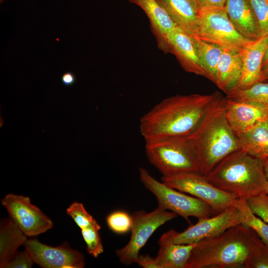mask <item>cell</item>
Instances as JSON below:
<instances>
[{"instance_id":"cell-33","label":"cell","mask_w":268,"mask_h":268,"mask_svg":"<svg viewBox=\"0 0 268 268\" xmlns=\"http://www.w3.org/2000/svg\"><path fill=\"white\" fill-rule=\"evenodd\" d=\"M136 263L143 268H159L155 258L149 255L139 254Z\"/></svg>"},{"instance_id":"cell-1","label":"cell","mask_w":268,"mask_h":268,"mask_svg":"<svg viewBox=\"0 0 268 268\" xmlns=\"http://www.w3.org/2000/svg\"><path fill=\"white\" fill-rule=\"evenodd\" d=\"M222 97L215 91L204 95H177L164 99L141 117L140 134L145 141L186 137Z\"/></svg>"},{"instance_id":"cell-17","label":"cell","mask_w":268,"mask_h":268,"mask_svg":"<svg viewBox=\"0 0 268 268\" xmlns=\"http://www.w3.org/2000/svg\"><path fill=\"white\" fill-rule=\"evenodd\" d=\"M243 48L223 49L217 67L215 84L227 95L235 91L242 72Z\"/></svg>"},{"instance_id":"cell-27","label":"cell","mask_w":268,"mask_h":268,"mask_svg":"<svg viewBox=\"0 0 268 268\" xmlns=\"http://www.w3.org/2000/svg\"><path fill=\"white\" fill-rule=\"evenodd\" d=\"M106 221L109 228L116 234H124L131 231L132 217L127 211L122 210L112 211L106 216Z\"/></svg>"},{"instance_id":"cell-30","label":"cell","mask_w":268,"mask_h":268,"mask_svg":"<svg viewBox=\"0 0 268 268\" xmlns=\"http://www.w3.org/2000/svg\"><path fill=\"white\" fill-rule=\"evenodd\" d=\"M262 36L268 35V0H250Z\"/></svg>"},{"instance_id":"cell-34","label":"cell","mask_w":268,"mask_h":268,"mask_svg":"<svg viewBox=\"0 0 268 268\" xmlns=\"http://www.w3.org/2000/svg\"><path fill=\"white\" fill-rule=\"evenodd\" d=\"M201 9L224 8L226 0H195Z\"/></svg>"},{"instance_id":"cell-2","label":"cell","mask_w":268,"mask_h":268,"mask_svg":"<svg viewBox=\"0 0 268 268\" xmlns=\"http://www.w3.org/2000/svg\"><path fill=\"white\" fill-rule=\"evenodd\" d=\"M265 244L254 230L240 223L197 243L185 268H246Z\"/></svg>"},{"instance_id":"cell-13","label":"cell","mask_w":268,"mask_h":268,"mask_svg":"<svg viewBox=\"0 0 268 268\" xmlns=\"http://www.w3.org/2000/svg\"><path fill=\"white\" fill-rule=\"evenodd\" d=\"M225 116L235 133L245 132L265 121L268 108L255 103L224 98Z\"/></svg>"},{"instance_id":"cell-14","label":"cell","mask_w":268,"mask_h":268,"mask_svg":"<svg viewBox=\"0 0 268 268\" xmlns=\"http://www.w3.org/2000/svg\"><path fill=\"white\" fill-rule=\"evenodd\" d=\"M168 53L173 54L187 72L206 77L194 46L193 37L175 27L168 37Z\"/></svg>"},{"instance_id":"cell-25","label":"cell","mask_w":268,"mask_h":268,"mask_svg":"<svg viewBox=\"0 0 268 268\" xmlns=\"http://www.w3.org/2000/svg\"><path fill=\"white\" fill-rule=\"evenodd\" d=\"M235 206L241 213L242 223L254 230L263 242L268 245V223L253 213L245 199H237Z\"/></svg>"},{"instance_id":"cell-5","label":"cell","mask_w":268,"mask_h":268,"mask_svg":"<svg viewBox=\"0 0 268 268\" xmlns=\"http://www.w3.org/2000/svg\"><path fill=\"white\" fill-rule=\"evenodd\" d=\"M145 142L149 161L162 176L199 173L197 158L186 137H169Z\"/></svg>"},{"instance_id":"cell-8","label":"cell","mask_w":268,"mask_h":268,"mask_svg":"<svg viewBox=\"0 0 268 268\" xmlns=\"http://www.w3.org/2000/svg\"><path fill=\"white\" fill-rule=\"evenodd\" d=\"M164 183L186 194L197 198L219 213L235 205L237 198L210 183L205 176L198 172H187L162 176Z\"/></svg>"},{"instance_id":"cell-9","label":"cell","mask_w":268,"mask_h":268,"mask_svg":"<svg viewBox=\"0 0 268 268\" xmlns=\"http://www.w3.org/2000/svg\"><path fill=\"white\" fill-rule=\"evenodd\" d=\"M198 38L223 49H242L253 41L245 38L237 31L224 7L201 9Z\"/></svg>"},{"instance_id":"cell-15","label":"cell","mask_w":268,"mask_h":268,"mask_svg":"<svg viewBox=\"0 0 268 268\" xmlns=\"http://www.w3.org/2000/svg\"><path fill=\"white\" fill-rule=\"evenodd\" d=\"M177 27L198 37L201 8L195 0H156Z\"/></svg>"},{"instance_id":"cell-12","label":"cell","mask_w":268,"mask_h":268,"mask_svg":"<svg viewBox=\"0 0 268 268\" xmlns=\"http://www.w3.org/2000/svg\"><path fill=\"white\" fill-rule=\"evenodd\" d=\"M243 223L241 213L234 205L213 216L201 218L182 232L176 231L174 242L180 244H195L216 236L228 228Z\"/></svg>"},{"instance_id":"cell-16","label":"cell","mask_w":268,"mask_h":268,"mask_svg":"<svg viewBox=\"0 0 268 268\" xmlns=\"http://www.w3.org/2000/svg\"><path fill=\"white\" fill-rule=\"evenodd\" d=\"M268 43V35L264 36L243 48L242 72L236 90L246 89L256 83L265 81L262 64Z\"/></svg>"},{"instance_id":"cell-40","label":"cell","mask_w":268,"mask_h":268,"mask_svg":"<svg viewBox=\"0 0 268 268\" xmlns=\"http://www.w3.org/2000/svg\"><path fill=\"white\" fill-rule=\"evenodd\" d=\"M3 0H0V2L1 3V2H2L3 1Z\"/></svg>"},{"instance_id":"cell-23","label":"cell","mask_w":268,"mask_h":268,"mask_svg":"<svg viewBox=\"0 0 268 268\" xmlns=\"http://www.w3.org/2000/svg\"><path fill=\"white\" fill-rule=\"evenodd\" d=\"M194 46L206 78L215 84L217 67L223 49L198 37H193Z\"/></svg>"},{"instance_id":"cell-3","label":"cell","mask_w":268,"mask_h":268,"mask_svg":"<svg viewBox=\"0 0 268 268\" xmlns=\"http://www.w3.org/2000/svg\"><path fill=\"white\" fill-rule=\"evenodd\" d=\"M224 100H219L186 137L197 158L199 173L204 176L227 155L241 149L237 134L226 119Z\"/></svg>"},{"instance_id":"cell-20","label":"cell","mask_w":268,"mask_h":268,"mask_svg":"<svg viewBox=\"0 0 268 268\" xmlns=\"http://www.w3.org/2000/svg\"><path fill=\"white\" fill-rule=\"evenodd\" d=\"M176 231L174 229L168 231L158 241L159 248L155 258L159 268H185L191 251L196 244L174 243Z\"/></svg>"},{"instance_id":"cell-24","label":"cell","mask_w":268,"mask_h":268,"mask_svg":"<svg viewBox=\"0 0 268 268\" xmlns=\"http://www.w3.org/2000/svg\"><path fill=\"white\" fill-rule=\"evenodd\" d=\"M227 97L259 104L268 108V82H259L247 88L236 90L227 95Z\"/></svg>"},{"instance_id":"cell-35","label":"cell","mask_w":268,"mask_h":268,"mask_svg":"<svg viewBox=\"0 0 268 268\" xmlns=\"http://www.w3.org/2000/svg\"><path fill=\"white\" fill-rule=\"evenodd\" d=\"M76 79L75 74L70 71L64 72L61 78L63 84L67 87L73 85L76 81Z\"/></svg>"},{"instance_id":"cell-32","label":"cell","mask_w":268,"mask_h":268,"mask_svg":"<svg viewBox=\"0 0 268 268\" xmlns=\"http://www.w3.org/2000/svg\"><path fill=\"white\" fill-rule=\"evenodd\" d=\"M246 268H268V245L265 244L258 250Z\"/></svg>"},{"instance_id":"cell-4","label":"cell","mask_w":268,"mask_h":268,"mask_svg":"<svg viewBox=\"0 0 268 268\" xmlns=\"http://www.w3.org/2000/svg\"><path fill=\"white\" fill-rule=\"evenodd\" d=\"M205 177L215 187L237 199L246 200L266 190L264 159L241 149L225 157Z\"/></svg>"},{"instance_id":"cell-18","label":"cell","mask_w":268,"mask_h":268,"mask_svg":"<svg viewBox=\"0 0 268 268\" xmlns=\"http://www.w3.org/2000/svg\"><path fill=\"white\" fill-rule=\"evenodd\" d=\"M128 0L139 6L144 12L149 20L158 48L164 53H169L168 37L176 25L165 9L156 0Z\"/></svg>"},{"instance_id":"cell-7","label":"cell","mask_w":268,"mask_h":268,"mask_svg":"<svg viewBox=\"0 0 268 268\" xmlns=\"http://www.w3.org/2000/svg\"><path fill=\"white\" fill-rule=\"evenodd\" d=\"M177 216L175 212L159 206L148 212L144 210L134 212L132 214L130 239L124 247L115 251L120 261L126 265L136 263L140 250L154 231Z\"/></svg>"},{"instance_id":"cell-31","label":"cell","mask_w":268,"mask_h":268,"mask_svg":"<svg viewBox=\"0 0 268 268\" xmlns=\"http://www.w3.org/2000/svg\"><path fill=\"white\" fill-rule=\"evenodd\" d=\"M34 263L30 255L25 249L22 252H17L7 263L5 268H30Z\"/></svg>"},{"instance_id":"cell-36","label":"cell","mask_w":268,"mask_h":268,"mask_svg":"<svg viewBox=\"0 0 268 268\" xmlns=\"http://www.w3.org/2000/svg\"><path fill=\"white\" fill-rule=\"evenodd\" d=\"M264 167L267 180V188L266 193L268 196V157L264 159Z\"/></svg>"},{"instance_id":"cell-10","label":"cell","mask_w":268,"mask_h":268,"mask_svg":"<svg viewBox=\"0 0 268 268\" xmlns=\"http://www.w3.org/2000/svg\"><path fill=\"white\" fill-rule=\"evenodd\" d=\"M10 217L28 237H33L51 229L53 223L27 196L7 194L1 201Z\"/></svg>"},{"instance_id":"cell-28","label":"cell","mask_w":268,"mask_h":268,"mask_svg":"<svg viewBox=\"0 0 268 268\" xmlns=\"http://www.w3.org/2000/svg\"><path fill=\"white\" fill-rule=\"evenodd\" d=\"M81 230V233L86 245L87 252L96 258L104 251L102 242L99 234V229L89 228Z\"/></svg>"},{"instance_id":"cell-6","label":"cell","mask_w":268,"mask_h":268,"mask_svg":"<svg viewBox=\"0 0 268 268\" xmlns=\"http://www.w3.org/2000/svg\"><path fill=\"white\" fill-rule=\"evenodd\" d=\"M139 178L144 187L155 197L158 206L174 212L190 222V217L199 219L215 213L202 200L186 194L159 182L144 168L139 169Z\"/></svg>"},{"instance_id":"cell-39","label":"cell","mask_w":268,"mask_h":268,"mask_svg":"<svg viewBox=\"0 0 268 268\" xmlns=\"http://www.w3.org/2000/svg\"><path fill=\"white\" fill-rule=\"evenodd\" d=\"M266 122H267V125H268V117H267V119H266Z\"/></svg>"},{"instance_id":"cell-29","label":"cell","mask_w":268,"mask_h":268,"mask_svg":"<svg viewBox=\"0 0 268 268\" xmlns=\"http://www.w3.org/2000/svg\"><path fill=\"white\" fill-rule=\"evenodd\" d=\"M251 211L268 223V196L263 192L246 200Z\"/></svg>"},{"instance_id":"cell-38","label":"cell","mask_w":268,"mask_h":268,"mask_svg":"<svg viewBox=\"0 0 268 268\" xmlns=\"http://www.w3.org/2000/svg\"><path fill=\"white\" fill-rule=\"evenodd\" d=\"M262 70L265 81L268 80V67L263 69Z\"/></svg>"},{"instance_id":"cell-37","label":"cell","mask_w":268,"mask_h":268,"mask_svg":"<svg viewBox=\"0 0 268 268\" xmlns=\"http://www.w3.org/2000/svg\"><path fill=\"white\" fill-rule=\"evenodd\" d=\"M267 67H268V43L263 58L262 64V70Z\"/></svg>"},{"instance_id":"cell-11","label":"cell","mask_w":268,"mask_h":268,"mask_svg":"<svg viewBox=\"0 0 268 268\" xmlns=\"http://www.w3.org/2000/svg\"><path fill=\"white\" fill-rule=\"evenodd\" d=\"M23 246L34 263L42 268H82L84 266L83 254L73 249L67 242L53 247L31 238L27 239Z\"/></svg>"},{"instance_id":"cell-19","label":"cell","mask_w":268,"mask_h":268,"mask_svg":"<svg viewBox=\"0 0 268 268\" xmlns=\"http://www.w3.org/2000/svg\"><path fill=\"white\" fill-rule=\"evenodd\" d=\"M224 8L233 25L243 37L255 41L262 37L250 0H226Z\"/></svg>"},{"instance_id":"cell-22","label":"cell","mask_w":268,"mask_h":268,"mask_svg":"<svg viewBox=\"0 0 268 268\" xmlns=\"http://www.w3.org/2000/svg\"><path fill=\"white\" fill-rule=\"evenodd\" d=\"M236 134L241 149L258 158L268 157V126L266 121Z\"/></svg>"},{"instance_id":"cell-26","label":"cell","mask_w":268,"mask_h":268,"mask_svg":"<svg viewBox=\"0 0 268 268\" xmlns=\"http://www.w3.org/2000/svg\"><path fill=\"white\" fill-rule=\"evenodd\" d=\"M67 214L74 221L80 229L94 228L101 229L96 219L85 209L82 203L74 201L66 209Z\"/></svg>"},{"instance_id":"cell-21","label":"cell","mask_w":268,"mask_h":268,"mask_svg":"<svg viewBox=\"0 0 268 268\" xmlns=\"http://www.w3.org/2000/svg\"><path fill=\"white\" fill-rule=\"evenodd\" d=\"M28 237L10 217L2 219L0 227V268H5L7 263L23 245Z\"/></svg>"}]
</instances>
